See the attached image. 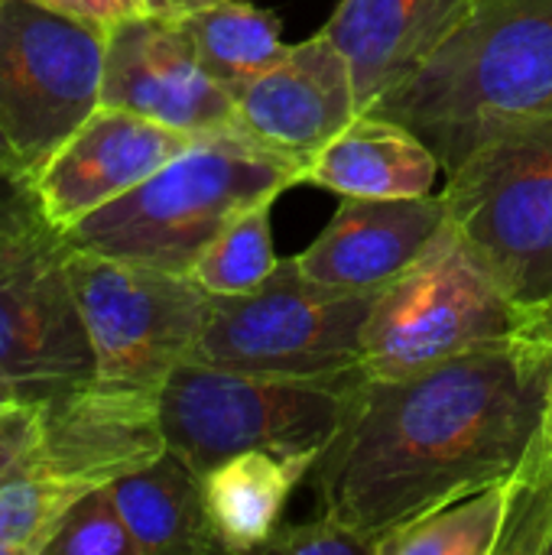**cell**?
Here are the masks:
<instances>
[{"label": "cell", "mask_w": 552, "mask_h": 555, "mask_svg": "<svg viewBox=\"0 0 552 555\" xmlns=\"http://www.w3.org/2000/svg\"><path fill=\"white\" fill-rule=\"evenodd\" d=\"M547 332L407 377H364L312 468L322 514L377 543L390 530L508 481L543 433Z\"/></svg>", "instance_id": "cell-1"}, {"label": "cell", "mask_w": 552, "mask_h": 555, "mask_svg": "<svg viewBox=\"0 0 552 555\" xmlns=\"http://www.w3.org/2000/svg\"><path fill=\"white\" fill-rule=\"evenodd\" d=\"M374 114L420 133L455 172L495 133L552 114V0H482L468 23Z\"/></svg>", "instance_id": "cell-2"}, {"label": "cell", "mask_w": 552, "mask_h": 555, "mask_svg": "<svg viewBox=\"0 0 552 555\" xmlns=\"http://www.w3.org/2000/svg\"><path fill=\"white\" fill-rule=\"evenodd\" d=\"M303 166L238 127L198 133L140 185L72 224L78 250L192 276L218 231L251 205L303 182Z\"/></svg>", "instance_id": "cell-3"}, {"label": "cell", "mask_w": 552, "mask_h": 555, "mask_svg": "<svg viewBox=\"0 0 552 555\" xmlns=\"http://www.w3.org/2000/svg\"><path fill=\"white\" fill-rule=\"evenodd\" d=\"M364 371L332 377H270L182 361L159 393L166 449L198 475L241 452L319 459L348 423Z\"/></svg>", "instance_id": "cell-4"}, {"label": "cell", "mask_w": 552, "mask_h": 555, "mask_svg": "<svg viewBox=\"0 0 552 555\" xmlns=\"http://www.w3.org/2000/svg\"><path fill=\"white\" fill-rule=\"evenodd\" d=\"M446 221L514 302L527 332L552 325V114L482 143L439 192Z\"/></svg>", "instance_id": "cell-5"}, {"label": "cell", "mask_w": 552, "mask_h": 555, "mask_svg": "<svg viewBox=\"0 0 552 555\" xmlns=\"http://www.w3.org/2000/svg\"><path fill=\"white\" fill-rule=\"evenodd\" d=\"M377 296L381 289L316 283L296 257H283L257 289L215 296L189 361L270 377L364 371V325Z\"/></svg>", "instance_id": "cell-6"}, {"label": "cell", "mask_w": 552, "mask_h": 555, "mask_svg": "<svg viewBox=\"0 0 552 555\" xmlns=\"http://www.w3.org/2000/svg\"><path fill=\"white\" fill-rule=\"evenodd\" d=\"M527 335V322L446 221L423 257L381 289L364 325V374L407 377Z\"/></svg>", "instance_id": "cell-7"}, {"label": "cell", "mask_w": 552, "mask_h": 555, "mask_svg": "<svg viewBox=\"0 0 552 555\" xmlns=\"http://www.w3.org/2000/svg\"><path fill=\"white\" fill-rule=\"evenodd\" d=\"M68 280L94 354V384L159 400L169 374L192 358L215 296L182 273L78 250Z\"/></svg>", "instance_id": "cell-8"}, {"label": "cell", "mask_w": 552, "mask_h": 555, "mask_svg": "<svg viewBox=\"0 0 552 555\" xmlns=\"http://www.w3.org/2000/svg\"><path fill=\"white\" fill-rule=\"evenodd\" d=\"M107 33L39 0H0V133L26 172L101 107Z\"/></svg>", "instance_id": "cell-9"}, {"label": "cell", "mask_w": 552, "mask_h": 555, "mask_svg": "<svg viewBox=\"0 0 552 555\" xmlns=\"http://www.w3.org/2000/svg\"><path fill=\"white\" fill-rule=\"evenodd\" d=\"M91 377L94 354L68 280V241L49 224L0 250V384L39 403Z\"/></svg>", "instance_id": "cell-10"}, {"label": "cell", "mask_w": 552, "mask_h": 555, "mask_svg": "<svg viewBox=\"0 0 552 555\" xmlns=\"http://www.w3.org/2000/svg\"><path fill=\"white\" fill-rule=\"evenodd\" d=\"M163 452L159 400L88 380L39 400V436L20 475L85 498Z\"/></svg>", "instance_id": "cell-11"}, {"label": "cell", "mask_w": 552, "mask_h": 555, "mask_svg": "<svg viewBox=\"0 0 552 555\" xmlns=\"http://www.w3.org/2000/svg\"><path fill=\"white\" fill-rule=\"evenodd\" d=\"M101 104L133 111L182 133L234 127L238 98L198 62L182 20L133 16L107 29Z\"/></svg>", "instance_id": "cell-12"}, {"label": "cell", "mask_w": 552, "mask_h": 555, "mask_svg": "<svg viewBox=\"0 0 552 555\" xmlns=\"http://www.w3.org/2000/svg\"><path fill=\"white\" fill-rule=\"evenodd\" d=\"M195 137L133 111L94 107L33 176L46 221L55 231H68L140 185Z\"/></svg>", "instance_id": "cell-13"}, {"label": "cell", "mask_w": 552, "mask_h": 555, "mask_svg": "<svg viewBox=\"0 0 552 555\" xmlns=\"http://www.w3.org/2000/svg\"><path fill=\"white\" fill-rule=\"evenodd\" d=\"M358 114L351 62L319 29L238 94L234 127L306 169Z\"/></svg>", "instance_id": "cell-14"}, {"label": "cell", "mask_w": 552, "mask_h": 555, "mask_svg": "<svg viewBox=\"0 0 552 555\" xmlns=\"http://www.w3.org/2000/svg\"><path fill=\"white\" fill-rule=\"evenodd\" d=\"M446 224L439 192L413 198H342L325 231L296 254L299 270L325 286L384 289L407 273Z\"/></svg>", "instance_id": "cell-15"}, {"label": "cell", "mask_w": 552, "mask_h": 555, "mask_svg": "<svg viewBox=\"0 0 552 555\" xmlns=\"http://www.w3.org/2000/svg\"><path fill=\"white\" fill-rule=\"evenodd\" d=\"M482 0H338L322 33L348 55L361 111L420 72Z\"/></svg>", "instance_id": "cell-16"}, {"label": "cell", "mask_w": 552, "mask_h": 555, "mask_svg": "<svg viewBox=\"0 0 552 555\" xmlns=\"http://www.w3.org/2000/svg\"><path fill=\"white\" fill-rule=\"evenodd\" d=\"M442 163L407 124L361 111L309 166L312 182L338 198H413L433 195Z\"/></svg>", "instance_id": "cell-17"}, {"label": "cell", "mask_w": 552, "mask_h": 555, "mask_svg": "<svg viewBox=\"0 0 552 555\" xmlns=\"http://www.w3.org/2000/svg\"><path fill=\"white\" fill-rule=\"evenodd\" d=\"M107 491L140 555L221 553L208 524L202 475L172 449L111 481Z\"/></svg>", "instance_id": "cell-18"}, {"label": "cell", "mask_w": 552, "mask_h": 555, "mask_svg": "<svg viewBox=\"0 0 552 555\" xmlns=\"http://www.w3.org/2000/svg\"><path fill=\"white\" fill-rule=\"evenodd\" d=\"M312 468V459L241 452L202 475L205 511L221 553H264L280 530L290 494Z\"/></svg>", "instance_id": "cell-19"}, {"label": "cell", "mask_w": 552, "mask_h": 555, "mask_svg": "<svg viewBox=\"0 0 552 555\" xmlns=\"http://www.w3.org/2000/svg\"><path fill=\"white\" fill-rule=\"evenodd\" d=\"M205 72L234 98L286 55L280 16L251 0H218L182 16Z\"/></svg>", "instance_id": "cell-20"}, {"label": "cell", "mask_w": 552, "mask_h": 555, "mask_svg": "<svg viewBox=\"0 0 552 555\" xmlns=\"http://www.w3.org/2000/svg\"><path fill=\"white\" fill-rule=\"evenodd\" d=\"M508 481L455 498L374 543V555H495L504 527Z\"/></svg>", "instance_id": "cell-21"}, {"label": "cell", "mask_w": 552, "mask_h": 555, "mask_svg": "<svg viewBox=\"0 0 552 555\" xmlns=\"http://www.w3.org/2000/svg\"><path fill=\"white\" fill-rule=\"evenodd\" d=\"M273 202H260L234 215L198 257L192 276L211 296H241L257 289L280 263L270 231Z\"/></svg>", "instance_id": "cell-22"}, {"label": "cell", "mask_w": 552, "mask_h": 555, "mask_svg": "<svg viewBox=\"0 0 552 555\" xmlns=\"http://www.w3.org/2000/svg\"><path fill=\"white\" fill-rule=\"evenodd\" d=\"M552 533V452L543 436L508 478L504 527L495 555H547Z\"/></svg>", "instance_id": "cell-23"}, {"label": "cell", "mask_w": 552, "mask_h": 555, "mask_svg": "<svg viewBox=\"0 0 552 555\" xmlns=\"http://www.w3.org/2000/svg\"><path fill=\"white\" fill-rule=\"evenodd\" d=\"M75 501L78 494L16 472L0 485V555L46 553V543Z\"/></svg>", "instance_id": "cell-24"}, {"label": "cell", "mask_w": 552, "mask_h": 555, "mask_svg": "<svg viewBox=\"0 0 552 555\" xmlns=\"http://www.w3.org/2000/svg\"><path fill=\"white\" fill-rule=\"evenodd\" d=\"M42 555H140L137 543L117 514L111 491H88L55 527Z\"/></svg>", "instance_id": "cell-25"}, {"label": "cell", "mask_w": 552, "mask_h": 555, "mask_svg": "<svg viewBox=\"0 0 552 555\" xmlns=\"http://www.w3.org/2000/svg\"><path fill=\"white\" fill-rule=\"evenodd\" d=\"M264 553L280 555H374V543L348 530L342 520L322 514L309 524H290L267 540Z\"/></svg>", "instance_id": "cell-26"}, {"label": "cell", "mask_w": 552, "mask_h": 555, "mask_svg": "<svg viewBox=\"0 0 552 555\" xmlns=\"http://www.w3.org/2000/svg\"><path fill=\"white\" fill-rule=\"evenodd\" d=\"M49 228L36 179L23 169H0V250H10Z\"/></svg>", "instance_id": "cell-27"}, {"label": "cell", "mask_w": 552, "mask_h": 555, "mask_svg": "<svg viewBox=\"0 0 552 555\" xmlns=\"http://www.w3.org/2000/svg\"><path fill=\"white\" fill-rule=\"evenodd\" d=\"M39 436V403L36 400H0V485L10 481L29 459Z\"/></svg>", "instance_id": "cell-28"}, {"label": "cell", "mask_w": 552, "mask_h": 555, "mask_svg": "<svg viewBox=\"0 0 552 555\" xmlns=\"http://www.w3.org/2000/svg\"><path fill=\"white\" fill-rule=\"evenodd\" d=\"M39 3H46L55 13H65L91 29H101V33L146 13V0H39Z\"/></svg>", "instance_id": "cell-29"}, {"label": "cell", "mask_w": 552, "mask_h": 555, "mask_svg": "<svg viewBox=\"0 0 552 555\" xmlns=\"http://www.w3.org/2000/svg\"><path fill=\"white\" fill-rule=\"evenodd\" d=\"M211 3H218V0H146V13L166 16V20H182V16L198 13Z\"/></svg>", "instance_id": "cell-30"}, {"label": "cell", "mask_w": 552, "mask_h": 555, "mask_svg": "<svg viewBox=\"0 0 552 555\" xmlns=\"http://www.w3.org/2000/svg\"><path fill=\"white\" fill-rule=\"evenodd\" d=\"M547 338H550V358H547V400H543V433L540 436L552 452V325L547 328Z\"/></svg>", "instance_id": "cell-31"}, {"label": "cell", "mask_w": 552, "mask_h": 555, "mask_svg": "<svg viewBox=\"0 0 552 555\" xmlns=\"http://www.w3.org/2000/svg\"><path fill=\"white\" fill-rule=\"evenodd\" d=\"M0 169H23V172H26V166L20 163L16 150L7 143V137H3V133H0Z\"/></svg>", "instance_id": "cell-32"}, {"label": "cell", "mask_w": 552, "mask_h": 555, "mask_svg": "<svg viewBox=\"0 0 552 555\" xmlns=\"http://www.w3.org/2000/svg\"><path fill=\"white\" fill-rule=\"evenodd\" d=\"M13 397H20V393H13L10 387H3V384H0V400H13Z\"/></svg>", "instance_id": "cell-33"}, {"label": "cell", "mask_w": 552, "mask_h": 555, "mask_svg": "<svg viewBox=\"0 0 552 555\" xmlns=\"http://www.w3.org/2000/svg\"><path fill=\"white\" fill-rule=\"evenodd\" d=\"M547 555H552V533H550V543H547Z\"/></svg>", "instance_id": "cell-34"}]
</instances>
